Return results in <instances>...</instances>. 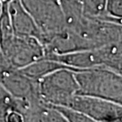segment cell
Returning a JSON list of instances; mask_svg holds the SVG:
<instances>
[{
	"mask_svg": "<svg viewBox=\"0 0 122 122\" xmlns=\"http://www.w3.org/2000/svg\"><path fill=\"white\" fill-rule=\"evenodd\" d=\"M80 95L97 97L108 100H118L121 96V77L115 71L92 68L74 71Z\"/></svg>",
	"mask_w": 122,
	"mask_h": 122,
	"instance_id": "obj_1",
	"label": "cell"
},
{
	"mask_svg": "<svg viewBox=\"0 0 122 122\" xmlns=\"http://www.w3.org/2000/svg\"><path fill=\"white\" fill-rule=\"evenodd\" d=\"M33 18L46 44L52 36L66 29L64 13L58 0H20Z\"/></svg>",
	"mask_w": 122,
	"mask_h": 122,
	"instance_id": "obj_2",
	"label": "cell"
},
{
	"mask_svg": "<svg viewBox=\"0 0 122 122\" xmlns=\"http://www.w3.org/2000/svg\"><path fill=\"white\" fill-rule=\"evenodd\" d=\"M9 18L15 35L30 36L37 39L43 44L44 37L33 18L27 13L20 0H10L7 4Z\"/></svg>",
	"mask_w": 122,
	"mask_h": 122,
	"instance_id": "obj_3",
	"label": "cell"
},
{
	"mask_svg": "<svg viewBox=\"0 0 122 122\" xmlns=\"http://www.w3.org/2000/svg\"><path fill=\"white\" fill-rule=\"evenodd\" d=\"M99 19L121 25L122 0H106L104 11Z\"/></svg>",
	"mask_w": 122,
	"mask_h": 122,
	"instance_id": "obj_4",
	"label": "cell"
},
{
	"mask_svg": "<svg viewBox=\"0 0 122 122\" xmlns=\"http://www.w3.org/2000/svg\"><path fill=\"white\" fill-rule=\"evenodd\" d=\"M84 15L100 17L104 11L106 0H81Z\"/></svg>",
	"mask_w": 122,
	"mask_h": 122,
	"instance_id": "obj_5",
	"label": "cell"
},
{
	"mask_svg": "<svg viewBox=\"0 0 122 122\" xmlns=\"http://www.w3.org/2000/svg\"><path fill=\"white\" fill-rule=\"evenodd\" d=\"M58 1H59L60 4H61V8H62V7H65V6H69V5L81 4V0H58Z\"/></svg>",
	"mask_w": 122,
	"mask_h": 122,
	"instance_id": "obj_6",
	"label": "cell"
},
{
	"mask_svg": "<svg viewBox=\"0 0 122 122\" xmlns=\"http://www.w3.org/2000/svg\"><path fill=\"white\" fill-rule=\"evenodd\" d=\"M2 3H4V4H5V3H8L10 0H0Z\"/></svg>",
	"mask_w": 122,
	"mask_h": 122,
	"instance_id": "obj_7",
	"label": "cell"
}]
</instances>
